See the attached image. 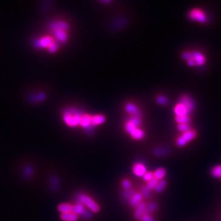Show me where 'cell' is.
<instances>
[{
  "mask_svg": "<svg viewBox=\"0 0 221 221\" xmlns=\"http://www.w3.org/2000/svg\"><path fill=\"white\" fill-rule=\"evenodd\" d=\"M142 117L131 116L124 125L126 132L135 140H142L145 137V132L141 129Z\"/></svg>",
  "mask_w": 221,
  "mask_h": 221,
  "instance_id": "6da1fadb",
  "label": "cell"
},
{
  "mask_svg": "<svg viewBox=\"0 0 221 221\" xmlns=\"http://www.w3.org/2000/svg\"><path fill=\"white\" fill-rule=\"evenodd\" d=\"M83 112L77 108H68L63 112L62 118L65 124L70 128H78Z\"/></svg>",
  "mask_w": 221,
  "mask_h": 221,
  "instance_id": "7a4b0ae2",
  "label": "cell"
},
{
  "mask_svg": "<svg viewBox=\"0 0 221 221\" xmlns=\"http://www.w3.org/2000/svg\"><path fill=\"white\" fill-rule=\"evenodd\" d=\"M78 203H81L87 206L92 212L98 213L100 210V206L92 197L84 193H79L77 196Z\"/></svg>",
  "mask_w": 221,
  "mask_h": 221,
  "instance_id": "3957f363",
  "label": "cell"
},
{
  "mask_svg": "<svg viewBox=\"0 0 221 221\" xmlns=\"http://www.w3.org/2000/svg\"><path fill=\"white\" fill-rule=\"evenodd\" d=\"M189 18L193 21L200 23H205L208 20L206 13L200 8H193L191 9L188 14Z\"/></svg>",
  "mask_w": 221,
  "mask_h": 221,
  "instance_id": "277c9868",
  "label": "cell"
},
{
  "mask_svg": "<svg viewBox=\"0 0 221 221\" xmlns=\"http://www.w3.org/2000/svg\"><path fill=\"white\" fill-rule=\"evenodd\" d=\"M197 136V132L194 130H190L187 132L182 133V134L177 138L176 144L179 147L186 146L189 142L193 140Z\"/></svg>",
  "mask_w": 221,
  "mask_h": 221,
  "instance_id": "5b68a950",
  "label": "cell"
},
{
  "mask_svg": "<svg viewBox=\"0 0 221 221\" xmlns=\"http://www.w3.org/2000/svg\"><path fill=\"white\" fill-rule=\"evenodd\" d=\"M186 62L187 65L190 66H201L206 63V58L202 52L193 51L191 52V57Z\"/></svg>",
  "mask_w": 221,
  "mask_h": 221,
  "instance_id": "8992f818",
  "label": "cell"
},
{
  "mask_svg": "<svg viewBox=\"0 0 221 221\" xmlns=\"http://www.w3.org/2000/svg\"><path fill=\"white\" fill-rule=\"evenodd\" d=\"M179 102L182 103L189 111L190 113L193 112L195 109V103L192 98L188 95H182L180 98Z\"/></svg>",
  "mask_w": 221,
  "mask_h": 221,
  "instance_id": "52a82bcc",
  "label": "cell"
},
{
  "mask_svg": "<svg viewBox=\"0 0 221 221\" xmlns=\"http://www.w3.org/2000/svg\"><path fill=\"white\" fill-rule=\"evenodd\" d=\"M69 28V24L65 21L59 20L53 22L50 24V29L52 31L57 30H62L68 31Z\"/></svg>",
  "mask_w": 221,
  "mask_h": 221,
  "instance_id": "ba28073f",
  "label": "cell"
},
{
  "mask_svg": "<svg viewBox=\"0 0 221 221\" xmlns=\"http://www.w3.org/2000/svg\"><path fill=\"white\" fill-rule=\"evenodd\" d=\"M132 170L134 175L138 177H142L147 171L146 166L140 162L135 163L132 168Z\"/></svg>",
  "mask_w": 221,
  "mask_h": 221,
  "instance_id": "9c48e42d",
  "label": "cell"
},
{
  "mask_svg": "<svg viewBox=\"0 0 221 221\" xmlns=\"http://www.w3.org/2000/svg\"><path fill=\"white\" fill-rule=\"evenodd\" d=\"M174 112L176 116H190L191 114L188 109L181 102H178V103L174 107Z\"/></svg>",
  "mask_w": 221,
  "mask_h": 221,
  "instance_id": "30bf717a",
  "label": "cell"
},
{
  "mask_svg": "<svg viewBox=\"0 0 221 221\" xmlns=\"http://www.w3.org/2000/svg\"><path fill=\"white\" fill-rule=\"evenodd\" d=\"M136 210L134 213V217L136 220H140L141 217L146 213L147 211V205L144 202H141L136 207Z\"/></svg>",
  "mask_w": 221,
  "mask_h": 221,
  "instance_id": "8fae6325",
  "label": "cell"
},
{
  "mask_svg": "<svg viewBox=\"0 0 221 221\" xmlns=\"http://www.w3.org/2000/svg\"><path fill=\"white\" fill-rule=\"evenodd\" d=\"M126 111L131 115V116L142 117V114L139 108L133 103H127L125 106Z\"/></svg>",
  "mask_w": 221,
  "mask_h": 221,
  "instance_id": "7c38bea8",
  "label": "cell"
},
{
  "mask_svg": "<svg viewBox=\"0 0 221 221\" xmlns=\"http://www.w3.org/2000/svg\"><path fill=\"white\" fill-rule=\"evenodd\" d=\"M55 41L54 39L51 37V36H44L42 38H41L38 43L37 45L40 48H49L52 44H53Z\"/></svg>",
  "mask_w": 221,
  "mask_h": 221,
  "instance_id": "4fadbf2b",
  "label": "cell"
},
{
  "mask_svg": "<svg viewBox=\"0 0 221 221\" xmlns=\"http://www.w3.org/2000/svg\"><path fill=\"white\" fill-rule=\"evenodd\" d=\"M68 31L62 30H57L52 31L55 38L58 40L60 42H66L68 39Z\"/></svg>",
  "mask_w": 221,
  "mask_h": 221,
  "instance_id": "5bb4252c",
  "label": "cell"
},
{
  "mask_svg": "<svg viewBox=\"0 0 221 221\" xmlns=\"http://www.w3.org/2000/svg\"><path fill=\"white\" fill-rule=\"evenodd\" d=\"M142 199L143 196L142 195L141 192H136L130 199V204L133 207H136L139 204L142 202Z\"/></svg>",
  "mask_w": 221,
  "mask_h": 221,
  "instance_id": "9a60e30c",
  "label": "cell"
},
{
  "mask_svg": "<svg viewBox=\"0 0 221 221\" xmlns=\"http://www.w3.org/2000/svg\"><path fill=\"white\" fill-rule=\"evenodd\" d=\"M60 218L63 221H77L79 219V216L72 212L62 213Z\"/></svg>",
  "mask_w": 221,
  "mask_h": 221,
  "instance_id": "2e32d148",
  "label": "cell"
},
{
  "mask_svg": "<svg viewBox=\"0 0 221 221\" xmlns=\"http://www.w3.org/2000/svg\"><path fill=\"white\" fill-rule=\"evenodd\" d=\"M166 175V170L163 167L157 168L154 172V178L158 181L163 179Z\"/></svg>",
  "mask_w": 221,
  "mask_h": 221,
  "instance_id": "e0dca14e",
  "label": "cell"
},
{
  "mask_svg": "<svg viewBox=\"0 0 221 221\" xmlns=\"http://www.w3.org/2000/svg\"><path fill=\"white\" fill-rule=\"evenodd\" d=\"M85 209L84 206L83 205H82L81 203H77L75 205H72L71 212L78 216L79 215L82 216L84 214V213L85 212Z\"/></svg>",
  "mask_w": 221,
  "mask_h": 221,
  "instance_id": "ac0fdd59",
  "label": "cell"
},
{
  "mask_svg": "<svg viewBox=\"0 0 221 221\" xmlns=\"http://www.w3.org/2000/svg\"><path fill=\"white\" fill-rule=\"evenodd\" d=\"M175 120L178 124H189L191 121L190 116H175Z\"/></svg>",
  "mask_w": 221,
  "mask_h": 221,
  "instance_id": "d6986e66",
  "label": "cell"
},
{
  "mask_svg": "<svg viewBox=\"0 0 221 221\" xmlns=\"http://www.w3.org/2000/svg\"><path fill=\"white\" fill-rule=\"evenodd\" d=\"M72 205L69 203H62L58 206V210L62 213L71 212Z\"/></svg>",
  "mask_w": 221,
  "mask_h": 221,
  "instance_id": "ffe728a7",
  "label": "cell"
},
{
  "mask_svg": "<svg viewBox=\"0 0 221 221\" xmlns=\"http://www.w3.org/2000/svg\"><path fill=\"white\" fill-rule=\"evenodd\" d=\"M166 186H167V182L165 180L162 179V180L159 181L154 190H156V192L160 193V192H162L166 189Z\"/></svg>",
  "mask_w": 221,
  "mask_h": 221,
  "instance_id": "44dd1931",
  "label": "cell"
},
{
  "mask_svg": "<svg viewBox=\"0 0 221 221\" xmlns=\"http://www.w3.org/2000/svg\"><path fill=\"white\" fill-rule=\"evenodd\" d=\"M211 175L215 178H221V165L216 166L211 169Z\"/></svg>",
  "mask_w": 221,
  "mask_h": 221,
  "instance_id": "7402d4cb",
  "label": "cell"
},
{
  "mask_svg": "<svg viewBox=\"0 0 221 221\" xmlns=\"http://www.w3.org/2000/svg\"><path fill=\"white\" fill-rule=\"evenodd\" d=\"M169 151L167 149L165 148H160V149H156L154 151V154L156 157H163L166 156Z\"/></svg>",
  "mask_w": 221,
  "mask_h": 221,
  "instance_id": "603a6c76",
  "label": "cell"
},
{
  "mask_svg": "<svg viewBox=\"0 0 221 221\" xmlns=\"http://www.w3.org/2000/svg\"><path fill=\"white\" fill-rule=\"evenodd\" d=\"M177 129L181 133L187 132L192 129L189 124H179L177 126Z\"/></svg>",
  "mask_w": 221,
  "mask_h": 221,
  "instance_id": "cb8c5ba5",
  "label": "cell"
},
{
  "mask_svg": "<svg viewBox=\"0 0 221 221\" xmlns=\"http://www.w3.org/2000/svg\"><path fill=\"white\" fill-rule=\"evenodd\" d=\"M159 181L156 179L155 178H153L152 180H151L150 181L147 182V184H146V187L150 191L151 190H154L157 183H158Z\"/></svg>",
  "mask_w": 221,
  "mask_h": 221,
  "instance_id": "d4e9b609",
  "label": "cell"
},
{
  "mask_svg": "<svg viewBox=\"0 0 221 221\" xmlns=\"http://www.w3.org/2000/svg\"><path fill=\"white\" fill-rule=\"evenodd\" d=\"M154 178V172L152 171H147L146 173L142 176L143 181L146 182H149Z\"/></svg>",
  "mask_w": 221,
  "mask_h": 221,
  "instance_id": "484cf974",
  "label": "cell"
},
{
  "mask_svg": "<svg viewBox=\"0 0 221 221\" xmlns=\"http://www.w3.org/2000/svg\"><path fill=\"white\" fill-rule=\"evenodd\" d=\"M122 186L125 190H130L132 187V182L128 179H124L122 181Z\"/></svg>",
  "mask_w": 221,
  "mask_h": 221,
  "instance_id": "4316f807",
  "label": "cell"
},
{
  "mask_svg": "<svg viewBox=\"0 0 221 221\" xmlns=\"http://www.w3.org/2000/svg\"><path fill=\"white\" fill-rule=\"evenodd\" d=\"M156 102L159 105H164L168 103V99L165 96L160 95L157 96V98H156Z\"/></svg>",
  "mask_w": 221,
  "mask_h": 221,
  "instance_id": "83f0119b",
  "label": "cell"
},
{
  "mask_svg": "<svg viewBox=\"0 0 221 221\" xmlns=\"http://www.w3.org/2000/svg\"><path fill=\"white\" fill-rule=\"evenodd\" d=\"M135 193V192L131 189L127 190H125L124 192V193H123V196H124L125 199H129L130 200V199L132 198V196L134 195Z\"/></svg>",
  "mask_w": 221,
  "mask_h": 221,
  "instance_id": "f1b7e54d",
  "label": "cell"
},
{
  "mask_svg": "<svg viewBox=\"0 0 221 221\" xmlns=\"http://www.w3.org/2000/svg\"><path fill=\"white\" fill-rule=\"evenodd\" d=\"M158 206L155 203H149L147 205V211L148 212H153L157 210Z\"/></svg>",
  "mask_w": 221,
  "mask_h": 221,
  "instance_id": "f546056e",
  "label": "cell"
},
{
  "mask_svg": "<svg viewBox=\"0 0 221 221\" xmlns=\"http://www.w3.org/2000/svg\"><path fill=\"white\" fill-rule=\"evenodd\" d=\"M141 194L143 196V197H146V198H148L151 195V192L150 190L147 189L146 186L143 187L141 189Z\"/></svg>",
  "mask_w": 221,
  "mask_h": 221,
  "instance_id": "4dcf8cb0",
  "label": "cell"
},
{
  "mask_svg": "<svg viewBox=\"0 0 221 221\" xmlns=\"http://www.w3.org/2000/svg\"><path fill=\"white\" fill-rule=\"evenodd\" d=\"M59 48V45L58 43L55 42L53 44H52L50 47L48 48L49 51L51 53H54Z\"/></svg>",
  "mask_w": 221,
  "mask_h": 221,
  "instance_id": "1f68e13d",
  "label": "cell"
},
{
  "mask_svg": "<svg viewBox=\"0 0 221 221\" xmlns=\"http://www.w3.org/2000/svg\"><path fill=\"white\" fill-rule=\"evenodd\" d=\"M140 221H156L149 214L146 213L140 219Z\"/></svg>",
  "mask_w": 221,
  "mask_h": 221,
  "instance_id": "d6a6232c",
  "label": "cell"
},
{
  "mask_svg": "<svg viewBox=\"0 0 221 221\" xmlns=\"http://www.w3.org/2000/svg\"><path fill=\"white\" fill-rule=\"evenodd\" d=\"M83 218H84L85 219H87V220H89V219H90L92 217V213L90 211H85V212L84 213V214L81 216Z\"/></svg>",
  "mask_w": 221,
  "mask_h": 221,
  "instance_id": "836d02e7",
  "label": "cell"
},
{
  "mask_svg": "<svg viewBox=\"0 0 221 221\" xmlns=\"http://www.w3.org/2000/svg\"><path fill=\"white\" fill-rule=\"evenodd\" d=\"M100 1L102 2V3H108L111 1V0H100Z\"/></svg>",
  "mask_w": 221,
  "mask_h": 221,
  "instance_id": "e575fe53",
  "label": "cell"
}]
</instances>
